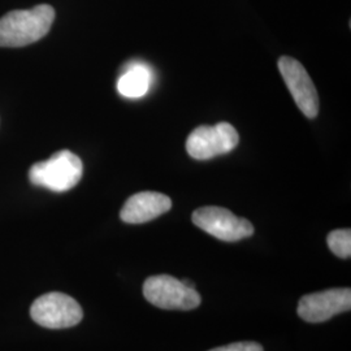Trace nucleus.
Segmentation results:
<instances>
[{"label":"nucleus","instance_id":"1","mask_svg":"<svg viewBox=\"0 0 351 351\" xmlns=\"http://www.w3.org/2000/svg\"><path fill=\"white\" fill-rule=\"evenodd\" d=\"M55 10L39 4L32 10H17L0 19V47H24L38 42L50 32Z\"/></svg>","mask_w":351,"mask_h":351},{"label":"nucleus","instance_id":"2","mask_svg":"<svg viewBox=\"0 0 351 351\" xmlns=\"http://www.w3.org/2000/svg\"><path fill=\"white\" fill-rule=\"evenodd\" d=\"M84 173V164L72 151L62 150L50 159L38 162L29 171L33 185L64 193L75 188Z\"/></svg>","mask_w":351,"mask_h":351},{"label":"nucleus","instance_id":"3","mask_svg":"<svg viewBox=\"0 0 351 351\" xmlns=\"http://www.w3.org/2000/svg\"><path fill=\"white\" fill-rule=\"evenodd\" d=\"M143 295L151 304L163 310H194L202 298L195 289L168 275L151 276L143 284Z\"/></svg>","mask_w":351,"mask_h":351},{"label":"nucleus","instance_id":"4","mask_svg":"<svg viewBox=\"0 0 351 351\" xmlns=\"http://www.w3.org/2000/svg\"><path fill=\"white\" fill-rule=\"evenodd\" d=\"M32 319L38 326L49 329H65L82 320L84 311L72 297L52 291L37 298L30 308Z\"/></svg>","mask_w":351,"mask_h":351},{"label":"nucleus","instance_id":"5","mask_svg":"<svg viewBox=\"0 0 351 351\" xmlns=\"http://www.w3.org/2000/svg\"><path fill=\"white\" fill-rule=\"evenodd\" d=\"M239 136L236 128L228 123L202 125L194 129L186 141V151L193 159L208 160L236 149Z\"/></svg>","mask_w":351,"mask_h":351},{"label":"nucleus","instance_id":"6","mask_svg":"<svg viewBox=\"0 0 351 351\" xmlns=\"http://www.w3.org/2000/svg\"><path fill=\"white\" fill-rule=\"evenodd\" d=\"M191 220L206 233L226 242H236L254 234V226L249 220L223 207L207 206L198 208L193 213Z\"/></svg>","mask_w":351,"mask_h":351},{"label":"nucleus","instance_id":"7","mask_svg":"<svg viewBox=\"0 0 351 351\" xmlns=\"http://www.w3.org/2000/svg\"><path fill=\"white\" fill-rule=\"evenodd\" d=\"M278 71L302 113L308 119H315L319 113V95L304 66L294 58L281 56Z\"/></svg>","mask_w":351,"mask_h":351},{"label":"nucleus","instance_id":"8","mask_svg":"<svg viewBox=\"0 0 351 351\" xmlns=\"http://www.w3.org/2000/svg\"><path fill=\"white\" fill-rule=\"evenodd\" d=\"M351 290L349 288L328 289L302 297L298 315L307 323H324L336 315L350 311Z\"/></svg>","mask_w":351,"mask_h":351},{"label":"nucleus","instance_id":"9","mask_svg":"<svg viewBox=\"0 0 351 351\" xmlns=\"http://www.w3.org/2000/svg\"><path fill=\"white\" fill-rule=\"evenodd\" d=\"M172 208L169 197L156 191H142L132 195L121 208L120 217L128 224H143Z\"/></svg>","mask_w":351,"mask_h":351},{"label":"nucleus","instance_id":"10","mask_svg":"<svg viewBox=\"0 0 351 351\" xmlns=\"http://www.w3.org/2000/svg\"><path fill=\"white\" fill-rule=\"evenodd\" d=\"M152 75L150 68L141 63L129 64L117 81V91L130 99L145 97L150 90Z\"/></svg>","mask_w":351,"mask_h":351},{"label":"nucleus","instance_id":"11","mask_svg":"<svg viewBox=\"0 0 351 351\" xmlns=\"http://www.w3.org/2000/svg\"><path fill=\"white\" fill-rule=\"evenodd\" d=\"M326 242L330 251L342 259H348L351 255L350 229H337L328 234Z\"/></svg>","mask_w":351,"mask_h":351},{"label":"nucleus","instance_id":"12","mask_svg":"<svg viewBox=\"0 0 351 351\" xmlns=\"http://www.w3.org/2000/svg\"><path fill=\"white\" fill-rule=\"evenodd\" d=\"M208 351H264V349L258 342H234Z\"/></svg>","mask_w":351,"mask_h":351},{"label":"nucleus","instance_id":"13","mask_svg":"<svg viewBox=\"0 0 351 351\" xmlns=\"http://www.w3.org/2000/svg\"><path fill=\"white\" fill-rule=\"evenodd\" d=\"M181 281H182V282H184L186 287H189V288L195 289V285H194V284H193L190 280H188V278H185V280H181Z\"/></svg>","mask_w":351,"mask_h":351}]
</instances>
